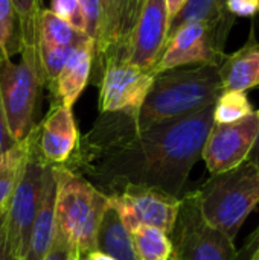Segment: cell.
<instances>
[{"mask_svg":"<svg viewBox=\"0 0 259 260\" xmlns=\"http://www.w3.org/2000/svg\"><path fill=\"white\" fill-rule=\"evenodd\" d=\"M53 174L55 225L79 256H85L96 250V232L108 197L64 165H53Z\"/></svg>","mask_w":259,"mask_h":260,"instance_id":"4","label":"cell"},{"mask_svg":"<svg viewBox=\"0 0 259 260\" xmlns=\"http://www.w3.org/2000/svg\"><path fill=\"white\" fill-rule=\"evenodd\" d=\"M81 260H116V259H113V257H110V256H107V254H104V253H101V251L95 250V251L87 253L85 256H81Z\"/></svg>","mask_w":259,"mask_h":260,"instance_id":"34","label":"cell"},{"mask_svg":"<svg viewBox=\"0 0 259 260\" xmlns=\"http://www.w3.org/2000/svg\"><path fill=\"white\" fill-rule=\"evenodd\" d=\"M27 155V142L23 140L0 155V209H6L18 184Z\"/></svg>","mask_w":259,"mask_h":260,"instance_id":"20","label":"cell"},{"mask_svg":"<svg viewBox=\"0 0 259 260\" xmlns=\"http://www.w3.org/2000/svg\"><path fill=\"white\" fill-rule=\"evenodd\" d=\"M214 107L145 129H136L130 114L105 113L78 140L64 166L107 197L128 187H151L182 198L214 125Z\"/></svg>","mask_w":259,"mask_h":260,"instance_id":"1","label":"cell"},{"mask_svg":"<svg viewBox=\"0 0 259 260\" xmlns=\"http://www.w3.org/2000/svg\"><path fill=\"white\" fill-rule=\"evenodd\" d=\"M93 55L95 41L90 37L82 35L52 85V90L56 98V105L72 108V105L78 101L89 82Z\"/></svg>","mask_w":259,"mask_h":260,"instance_id":"15","label":"cell"},{"mask_svg":"<svg viewBox=\"0 0 259 260\" xmlns=\"http://www.w3.org/2000/svg\"><path fill=\"white\" fill-rule=\"evenodd\" d=\"M223 90L224 91H247L259 85V43L253 30L247 43L234 52L226 55L220 66Z\"/></svg>","mask_w":259,"mask_h":260,"instance_id":"17","label":"cell"},{"mask_svg":"<svg viewBox=\"0 0 259 260\" xmlns=\"http://www.w3.org/2000/svg\"><path fill=\"white\" fill-rule=\"evenodd\" d=\"M99 87V110L105 113H125L136 117L145 102L156 73L139 69L127 59H111L102 66Z\"/></svg>","mask_w":259,"mask_h":260,"instance_id":"9","label":"cell"},{"mask_svg":"<svg viewBox=\"0 0 259 260\" xmlns=\"http://www.w3.org/2000/svg\"><path fill=\"white\" fill-rule=\"evenodd\" d=\"M169 260H179V259H177V257H174V254H172V257H171Z\"/></svg>","mask_w":259,"mask_h":260,"instance_id":"40","label":"cell"},{"mask_svg":"<svg viewBox=\"0 0 259 260\" xmlns=\"http://www.w3.org/2000/svg\"><path fill=\"white\" fill-rule=\"evenodd\" d=\"M0 260H15L12 257V254H11V250H9L8 241H6L5 230L0 235Z\"/></svg>","mask_w":259,"mask_h":260,"instance_id":"33","label":"cell"},{"mask_svg":"<svg viewBox=\"0 0 259 260\" xmlns=\"http://www.w3.org/2000/svg\"><path fill=\"white\" fill-rule=\"evenodd\" d=\"M38 148L43 158L50 165H64L76 149L78 128L72 108L55 105L43 123L37 126Z\"/></svg>","mask_w":259,"mask_h":260,"instance_id":"14","label":"cell"},{"mask_svg":"<svg viewBox=\"0 0 259 260\" xmlns=\"http://www.w3.org/2000/svg\"><path fill=\"white\" fill-rule=\"evenodd\" d=\"M235 17L227 15L215 23H186L177 27L165 43L153 72L156 75L186 66H221L226 43Z\"/></svg>","mask_w":259,"mask_h":260,"instance_id":"6","label":"cell"},{"mask_svg":"<svg viewBox=\"0 0 259 260\" xmlns=\"http://www.w3.org/2000/svg\"><path fill=\"white\" fill-rule=\"evenodd\" d=\"M168 37V11L165 0H145L133 29L127 61L151 70L160 58Z\"/></svg>","mask_w":259,"mask_h":260,"instance_id":"13","label":"cell"},{"mask_svg":"<svg viewBox=\"0 0 259 260\" xmlns=\"http://www.w3.org/2000/svg\"><path fill=\"white\" fill-rule=\"evenodd\" d=\"M218 5H220L221 8H224V9H226V0H218Z\"/></svg>","mask_w":259,"mask_h":260,"instance_id":"39","label":"cell"},{"mask_svg":"<svg viewBox=\"0 0 259 260\" xmlns=\"http://www.w3.org/2000/svg\"><path fill=\"white\" fill-rule=\"evenodd\" d=\"M249 260H259V250H256V251L252 254V257H250Z\"/></svg>","mask_w":259,"mask_h":260,"instance_id":"38","label":"cell"},{"mask_svg":"<svg viewBox=\"0 0 259 260\" xmlns=\"http://www.w3.org/2000/svg\"><path fill=\"white\" fill-rule=\"evenodd\" d=\"M220 66L179 67L156 75L151 90L134 117L136 129L200 111L223 93Z\"/></svg>","mask_w":259,"mask_h":260,"instance_id":"2","label":"cell"},{"mask_svg":"<svg viewBox=\"0 0 259 260\" xmlns=\"http://www.w3.org/2000/svg\"><path fill=\"white\" fill-rule=\"evenodd\" d=\"M58 18L66 21L70 27H73L78 34L87 35V23L82 14V9L78 0H52L50 9Z\"/></svg>","mask_w":259,"mask_h":260,"instance_id":"26","label":"cell"},{"mask_svg":"<svg viewBox=\"0 0 259 260\" xmlns=\"http://www.w3.org/2000/svg\"><path fill=\"white\" fill-rule=\"evenodd\" d=\"M20 61L0 62V98L12 139L20 143L35 128L34 117L44 82L37 40H21Z\"/></svg>","mask_w":259,"mask_h":260,"instance_id":"5","label":"cell"},{"mask_svg":"<svg viewBox=\"0 0 259 260\" xmlns=\"http://www.w3.org/2000/svg\"><path fill=\"white\" fill-rule=\"evenodd\" d=\"M131 239L139 260H169L172 257L171 239L160 229L140 225L131 232Z\"/></svg>","mask_w":259,"mask_h":260,"instance_id":"21","label":"cell"},{"mask_svg":"<svg viewBox=\"0 0 259 260\" xmlns=\"http://www.w3.org/2000/svg\"><path fill=\"white\" fill-rule=\"evenodd\" d=\"M101 26L95 52L101 66L111 59H127L128 44L145 0H99Z\"/></svg>","mask_w":259,"mask_h":260,"instance_id":"12","label":"cell"},{"mask_svg":"<svg viewBox=\"0 0 259 260\" xmlns=\"http://www.w3.org/2000/svg\"><path fill=\"white\" fill-rule=\"evenodd\" d=\"M72 251H73V247L69 244V241L66 239V236L55 225L53 241H52L50 248L46 253V256L43 257V260H70Z\"/></svg>","mask_w":259,"mask_h":260,"instance_id":"28","label":"cell"},{"mask_svg":"<svg viewBox=\"0 0 259 260\" xmlns=\"http://www.w3.org/2000/svg\"><path fill=\"white\" fill-rule=\"evenodd\" d=\"M70 260H81V256H79V253L73 248V251H72V254H70Z\"/></svg>","mask_w":259,"mask_h":260,"instance_id":"37","label":"cell"},{"mask_svg":"<svg viewBox=\"0 0 259 260\" xmlns=\"http://www.w3.org/2000/svg\"><path fill=\"white\" fill-rule=\"evenodd\" d=\"M81 37L82 34H78L49 9H43L40 12L37 27V46L40 52L73 47Z\"/></svg>","mask_w":259,"mask_h":260,"instance_id":"19","label":"cell"},{"mask_svg":"<svg viewBox=\"0 0 259 260\" xmlns=\"http://www.w3.org/2000/svg\"><path fill=\"white\" fill-rule=\"evenodd\" d=\"M18 26L21 40H37L38 15H40V0H11Z\"/></svg>","mask_w":259,"mask_h":260,"instance_id":"25","label":"cell"},{"mask_svg":"<svg viewBox=\"0 0 259 260\" xmlns=\"http://www.w3.org/2000/svg\"><path fill=\"white\" fill-rule=\"evenodd\" d=\"M169 239L179 260H237L238 256L235 241L203 218L195 190L182 197Z\"/></svg>","mask_w":259,"mask_h":260,"instance_id":"8","label":"cell"},{"mask_svg":"<svg viewBox=\"0 0 259 260\" xmlns=\"http://www.w3.org/2000/svg\"><path fill=\"white\" fill-rule=\"evenodd\" d=\"M182 198L151 187H128L108 197V204L131 233L140 225L163 230L168 236L174 229Z\"/></svg>","mask_w":259,"mask_h":260,"instance_id":"10","label":"cell"},{"mask_svg":"<svg viewBox=\"0 0 259 260\" xmlns=\"http://www.w3.org/2000/svg\"><path fill=\"white\" fill-rule=\"evenodd\" d=\"M55 197L56 183L53 165H47L43 180V193L37 216L32 224L26 253L21 260H43L55 236Z\"/></svg>","mask_w":259,"mask_h":260,"instance_id":"16","label":"cell"},{"mask_svg":"<svg viewBox=\"0 0 259 260\" xmlns=\"http://www.w3.org/2000/svg\"><path fill=\"white\" fill-rule=\"evenodd\" d=\"M26 142H27L26 163L21 177L18 180V184L6 207V222H5L6 241L11 254L15 260H21L26 253L32 224L41 201L44 171L46 166L49 165L43 158L38 148L37 126L26 137Z\"/></svg>","mask_w":259,"mask_h":260,"instance_id":"7","label":"cell"},{"mask_svg":"<svg viewBox=\"0 0 259 260\" xmlns=\"http://www.w3.org/2000/svg\"><path fill=\"white\" fill-rule=\"evenodd\" d=\"M195 193L203 218L235 241L259 204V168L246 160L234 169L211 175Z\"/></svg>","mask_w":259,"mask_h":260,"instance_id":"3","label":"cell"},{"mask_svg":"<svg viewBox=\"0 0 259 260\" xmlns=\"http://www.w3.org/2000/svg\"><path fill=\"white\" fill-rule=\"evenodd\" d=\"M5 222H6V209H0V235L5 230Z\"/></svg>","mask_w":259,"mask_h":260,"instance_id":"36","label":"cell"},{"mask_svg":"<svg viewBox=\"0 0 259 260\" xmlns=\"http://www.w3.org/2000/svg\"><path fill=\"white\" fill-rule=\"evenodd\" d=\"M226 9L234 17H253L258 12V0H226Z\"/></svg>","mask_w":259,"mask_h":260,"instance_id":"29","label":"cell"},{"mask_svg":"<svg viewBox=\"0 0 259 260\" xmlns=\"http://www.w3.org/2000/svg\"><path fill=\"white\" fill-rule=\"evenodd\" d=\"M258 131L259 110L232 123L214 122L202 152L208 171L214 175L244 163L253 149Z\"/></svg>","mask_w":259,"mask_h":260,"instance_id":"11","label":"cell"},{"mask_svg":"<svg viewBox=\"0 0 259 260\" xmlns=\"http://www.w3.org/2000/svg\"><path fill=\"white\" fill-rule=\"evenodd\" d=\"M253 105L244 91H223L214 107L215 123H232L252 114Z\"/></svg>","mask_w":259,"mask_h":260,"instance_id":"23","label":"cell"},{"mask_svg":"<svg viewBox=\"0 0 259 260\" xmlns=\"http://www.w3.org/2000/svg\"><path fill=\"white\" fill-rule=\"evenodd\" d=\"M256 250H259V225L253 233H250V236L244 242L241 251H238L237 260H249Z\"/></svg>","mask_w":259,"mask_h":260,"instance_id":"31","label":"cell"},{"mask_svg":"<svg viewBox=\"0 0 259 260\" xmlns=\"http://www.w3.org/2000/svg\"><path fill=\"white\" fill-rule=\"evenodd\" d=\"M14 145H17V142L12 139V136L9 133L6 116H5L3 105H2V98H0V155L5 154L8 149H11Z\"/></svg>","mask_w":259,"mask_h":260,"instance_id":"30","label":"cell"},{"mask_svg":"<svg viewBox=\"0 0 259 260\" xmlns=\"http://www.w3.org/2000/svg\"><path fill=\"white\" fill-rule=\"evenodd\" d=\"M165 3H166V11H168V24H169V21L179 14V11L186 3V0H165Z\"/></svg>","mask_w":259,"mask_h":260,"instance_id":"32","label":"cell"},{"mask_svg":"<svg viewBox=\"0 0 259 260\" xmlns=\"http://www.w3.org/2000/svg\"><path fill=\"white\" fill-rule=\"evenodd\" d=\"M87 23V37L93 41L98 37L101 26V3L99 0H78Z\"/></svg>","mask_w":259,"mask_h":260,"instance_id":"27","label":"cell"},{"mask_svg":"<svg viewBox=\"0 0 259 260\" xmlns=\"http://www.w3.org/2000/svg\"><path fill=\"white\" fill-rule=\"evenodd\" d=\"M96 250L116 260H139L131 233L110 204L105 207L99 221L96 232Z\"/></svg>","mask_w":259,"mask_h":260,"instance_id":"18","label":"cell"},{"mask_svg":"<svg viewBox=\"0 0 259 260\" xmlns=\"http://www.w3.org/2000/svg\"><path fill=\"white\" fill-rule=\"evenodd\" d=\"M258 12H259V0H258Z\"/></svg>","mask_w":259,"mask_h":260,"instance_id":"41","label":"cell"},{"mask_svg":"<svg viewBox=\"0 0 259 260\" xmlns=\"http://www.w3.org/2000/svg\"><path fill=\"white\" fill-rule=\"evenodd\" d=\"M247 160H250L252 163H255L259 168V131L258 137H256V142H255V145H253V149H252V152H250V155H249Z\"/></svg>","mask_w":259,"mask_h":260,"instance_id":"35","label":"cell"},{"mask_svg":"<svg viewBox=\"0 0 259 260\" xmlns=\"http://www.w3.org/2000/svg\"><path fill=\"white\" fill-rule=\"evenodd\" d=\"M11 0H0V62L20 50V26Z\"/></svg>","mask_w":259,"mask_h":260,"instance_id":"24","label":"cell"},{"mask_svg":"<svg viewBox=\"0 0 259 260\" xmlns=\"http://www.w3.org/2000/svg\"><path fill=\"white\" fill-rule=\"evenodd\" d=\"M229 14L227 9L218 5V0H186L179 14L168 24V37L180 26L186 23L202 21V23H215ZM166 37V38H168Z\"/></svg>","mask_w":259,"mask_h":260,"instance_id":"22","label":"cell"}]
</instances>
